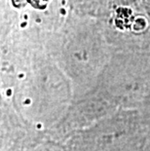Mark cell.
<instances>
[{
	"label": "cell",
	"mask_w": 150,
	"mask_h": 151,
	"mask_svg": "<svg viewBox=\"0 0 150 151\" xmlns=\"http://www.w3.org/2000/svg\"><path fill=\"white\" fill-rule=\"evenodd\" d=\"M114 52L103 22L80 14L68 17L54 39L51 57L75 82L88 83L101 74Z\"/></svg>",
	"instance_id": "cell-1"
},
{
	"label": "cell",
	"mask_w": 150,
	"mask_h": 151,
	"mask_svg": "<svg viewBox=\"0 0 150 151\" xmlns=\"http://www.w3.org/2000/svg\"><path fill=\"white\" fill-rule=\"evenodd\" d=\"M113 5L129 6L143 13L150 21V0H110Z\"/></svg>",
	"instance_id": "cell-2"
}]
</instances>
